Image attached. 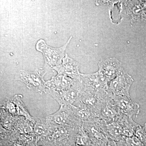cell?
Here are the masks:
<instances>
[{
  "label": "cell",
  "instance_id": "cell-10",
  "mask_svg": "<svg viewBox=\"0 0 146 146\" xmlns=\"http://www.w3.org/2000/svg\"><path fill=\"white\" fill-rule=\"evenodd\" d=\"M56 123L59 125L72 126L74 124L70 111L64 106H62L60 110L52 115Z\"/></svg>",
  "mask_w": 146,
  "mask_h": 146
},
{
  "label": "cell",
  "instance_id": "cell-8",
  "mask_svg": "<svg viewBox=\"0 0 146 146\" xmlns=\"http://www.w3.org/2000/svg\"><path fill=\"white\" fill-rule=\"evenodd\" d=\"M110 96L115 102L120 112L127 117L131 118L133 115H138L139 113V106L132 102L130 98L127 97Z\"/></svg>",
  "mask_w": 146,
  "mask_h": 146
},
{
  "label": "cell",
  "instance_id": "cell-3",
  "mask_svg": "<svg viewBox=\"0 0 146 146\" xmlns=\"http://www.w3.org/2000/svg\"><path fill=\"white\" fill-rule=\"evenodd\" d=\"M133 82V80L131 76L123 70L116 78L110 82L108 96L127 97L130 98L129 91Z\"/></svg>",
  "mask_w": 146,
  "mask_h": 146
},
{
  "label": "cell",
  "instance_id": "cell-4",
  "mask_svg": "<svg viewBox=\"0 0 146 146\" xmlns=\"http://www.w3.org/2000/svg\"><path fill=\"white\" fill-rule=\"evenodd\" d=\"M98 71L110 82L114 79L123 70L121 63L115 58H109L101 60L98 63Z\"/></svg>",
  "mask_w": 146,
  "mask_h": 146
},
{
  "label": "cell",
  "instance_id": "cell-9",
  "mask_svg": "<svg viewBox=\"0 0 146 146\" xmlns=\"http://www.w3.org/2000/svg\"><path fill=\"white\" fill-rule=\"evenodd\" d=\"M121 116L115 121L106 123L108 138L112 139L115 142L119 141L123 137V126L120 119Z\"/></svg>",
  "mask_w": 146,
  "mask_h": 146
},
{
  "label": "cell",
  "instance_id": "cell-7",
  "mask_svg": "<svg viewBox=\"0 0 146 146\" xmlns=\"http://www.w3.org/2000/svg\"><path fill=\"white\" fill-rule=\"evenodd\" d=\"M42 74V70L33 72L22 71L20 75L21 80L25 82L29 89L42 92L44 90L45 83Z\"/></svg>",
  "mask_w": 146,
  "mask_h": 146
},
{
  "label": "cell",
  "instance_id": "cell-1",
  "mask_svg": "<svg viewBox=\"0 0 146 146\" xmlns=\"http://www.w3.org/2000/svg\"><path fill=\"white\" fill-rule=\"evenodd\" d=\"M72 38V36H71L64 46L58 48L48 46L43 39L38 41L36 45V48L43 54L46 67L54 68L62 63L65 56V50Z\"/></svg>",
  "mask_w": 146,
  "mask_h": 146
},
{
  "label": "cell",
  "instance_id": "cell-2",
  "mask_svg": "<svg viewBox=\"0 0 146 146\" xmlns=\"http://www.w3.org/2000/svg\"><path fill=\"white\" fill-rule=\"evenodd\" d=\"M81 80L84 89L102 97H105L108 95L110 82L99 72L89 74H82Z\"/></svg>",
  "mask_w": 146,
  "mask_h": 146
},
{
  "label": "cell",
  "instance_id": "cell-5",
  "mask_svg": "<svg viewBox=\"0 0 146 146\" xmlns=\"http://www.w3.org/2000/svg\"><path fill=\"white\" fill-rule=\"evenodd\" d=\"M122 115L111 97L108 95L104 99L101 105L100 117L106 122L115 121Z\"/></svg>",
  "mask_w": 146,
  "mask_h": 146
},
{
  "label": "cell",
  "instance_id": "cell-12",
  "mask_svg": "<svg viewBox=\"0 0 146 146\" xmlns=\"http://www.w3.org/2000/svg\"><path fill=\"white\" fill-rule=\"evenodd\" d=\"M7 108L10 113L14 114L16 112V105L12 102H9L7 105Z\"/></svg>",
  "mask_w": 146,
  "mask_h": 146
},
{
  "label": "cell",
  "instance_id": "cell-13",
  "mask_svg": "<svg viewBox=\"0 0 146 146\" xmlns=\"http://www.w3.org/2000/svg\"><path fill=\"white\" fill-rule=\"evenodd\" d=\"M75 146H84L79 145H76Z\"/></svg>",
  "mask_w": 146,
  "mask_h": 146
},
{
  "label": "cell",
  "instance_id": "cell-14",
  "mask_svg": "<svg viewBox=\"0 0 146 146\" xmlns=\"http://www.w3.org/2000/svg\"><path fill=\"white\" fill-rule=\"evenodd\" d=\"M1 118H0V122H1Z\"/></svg>",
  "mask_w": 146,
  "mask_h": 146
},
{
  "label": "cell",
  "instance_id": "cell-6",
  "mask_svg": "<svg viewBox=\"0 0 146 146\" xmlns=\"http://www.w3.org/2000/svg\"><path fill=\"white\" fill-rule=\"evenodd\" d=\"M58 75L69 77L73 80H80L81 74L79 70V66L76 62L66 54L62 63L54 68Z\"/></svg>",
  "mask_w": 146,
  "mask_h": 146
},
{
  "label": "cell",
  "instance_id": "cell-11",
  "mask_svg": "<svg viewBox=\"0 0 146 146\" xmlns=\"http://www.w3.org/2000/svg\"><path fill=\"white\" fill-rule=\"evenodd\" d=\"M45 130L44 125L41 122L37 121L35 127V133L38 134H42Z\"/></svg>",
  "mask_w": 146,
  "mask_h": 146
}]
</instances>
